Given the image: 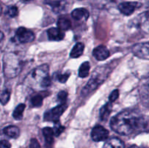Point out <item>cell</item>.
Returning <instances> with one entry per match:
<instances>
[{
	"label": "cell",
	"mask_w": 149,
	"mask_h": 148,
	"mask_svg": "<svg viewBox=\"0 0 149 148\" xmlns=\"http://www.w3.org/2000/svg\"><path fill=\"white\" fill-rule=\"evenodd\" d=\"M29 148H41L40 145H39V142L37 141V139H34V138H33V139H31Z\"/></svg>",
	"instance_id": "f546056e"
},
{
	"label": "cell",
	"mask_w": 149,
	"mask_h": 148,
	"mask_svg": "<svg viewBox=\"0 0 149 148\" xmlns=\"http://www.w3.org/2000/svg\"><path fill=\"white\" fill-rule=\"evenodd\" d=\"M111 109L112 104L111 102H110L101 107V109L100 110V119L102 120H106L109 118V115H110L111 112Z\"/></svg>",
	"instance_id": "ffe728a7"
},
{
	"label": "cell",
	"mask_w": 149,
	"mask_h": 148,
	"mask_svg": "<svg viewBox=\"0 0 149 148\" xmlns=\"http://www.w3.org/2000/svg\"><path fill=\"white\" fill-rule=\"evenodd\" d=\"M130 28L141 30L146 34H149V11L138 15L130 23Z\"/></svg>",
	"instance_id": "5b68a950"
},
{
	"label": "cell",
	"mask_w": 149,
	"mask_h": 148,
	"mask_svg": "<svg viewBox=\"0 0 149 148\" xmlns=\"http://www.w3.org/2000/svg\"><path fill=\"white\" fill-rule=\"evenodd\" d=\"M25 83L31 88L47 89L51 85V78L49 75V67L42 65L37 67L27 75Z\"/></svg>",
	"instance_id": "7a4b0ae2"
},
{
	"label": "cell",
	"mask_w": 149,
	"mask_h": 148,
	"mask_svg": "<svg viewBox=\"0 0 149 148\" xmlns=\"http://www.w3.org/2000/svg\"><path fill=\"white\" fill-rule=\"evenodd\" d=\"M52 130H53L54 136H59L63 132V131L65 130V128L61 124V123L59 121H57L55 123L54 128L52 129Z\"/></svg>",
	"instance_id": "cb8c5ba5"
},
{
	"label": "cell",
	"mask_w": 149,
	"mask_h": 148,
	"mask_svg": "<svg viewBox=\"0 0 149 148\" xmlns=\"http://www.w3.org/2000/svg\"><path fill=\"white\" fill-rule=\"evenodd\" d=\"M1 7H0V15H1Z\"/></svg>",
	"instance_id": "836d02e7"
},
{
	"label": "cell",
	"mask_w": 149,
	"mask_h": 148,
	"mask_svg": "<svg viewBox=\"0 0 149 148\" xmlns=\"http://www.w3.org/2000/svg\"><path fill=\"white\" fill-rule=\"evenodd\" d=\"M105 1H109V2H113V1H115V0H105Z\"/></svg>",
	"instance_id": "d6a6232c"
},
{
	"label": "cell",
	"mask_w": 149,
	"mask_h": 148,
	"mask_svg": "<svg viewBox=\"0 0 149 148\" xmlns=\"http://www.w3.org/2000/svg\"><path fill=\"white\" fill-rule=\"evenodd\" d=\"M90 69V64L89 62H84L79 69V76L80 78H85L89 75Z\"/></svg>",
	"instance_id": "44dd1931"
},
{
	"label": "cell",
	"mask_w": 149,
	"mask_h": 148,
	"mask_svg": "<svg viewBox=\"0 0 149 148\" xmlns=\"http://www.w3.org/2000/svg\"><path fill=\"white\" fill-rule=\"evenodd\" d=\"M110 125L116 133L128 136L137 131L144 130L147 127V122L142 114L136 110H125L113 116Z\"/></svg>",
	"instance_id": "6da1fadb"
},
{
	"label": "cell",
	"mask_w": 149,
	"mask_h": 148,
	"mask_svg": "<svg viewBox=\"0 0 149 148\" xmlns=\"http://www.w3.org/2000/svg\"><path fill=\"white\" fill-rule=\"evenodd\" d=\"M64 107L63 105H58L51 110H48L45 113L44 119L46 121H52L54 123L59 121V118L64 112Z\"/></svg>",
	"instance_id": "9c48e42d"
},
{
	"label": "cell",
	"mask_w": 149,
	"mask_h": 148,
	"mask_svg": "<svg viewBox=\"0 0 149 148\" xmlns=\"http://www.w3.org/2000/svg\"><path fill=\"white\" fill-rule=\"evenodd\" d=\"M0 148H11V145L7 140L0 141Z\"/></svg>",
	"instance_id": "4dcf8cb0"
},
{
	"label": "cell",
	"mask_w": 149,
	"mask_h": 148,
	"mask_svg": "<svg viewBox=\"0 0 149 148\" xmlns=\"http://www.w3.org/2000/svg\"><path fill=\"white\" fill-rule=\"evenodd\" d=\"M70 73H66L64 74H58V81L61 83H65L69 78Z\"/></svg>",
	"instance_id": "f1b7e54d"
},
{
	"label": "cell",
	"mask_w": 149,
	"mask_h": 148,
	"mask_svg": "<svg viewBox=\"0 0 149 148\" xmlns=\"http://www.w3.org/2000/svg\"><path fill=\"white\" fill-rule=\"evenodd\" d=\"M6 14L11 17H15L18 14V9L15 6H10L7 8Z\"/></svg>",
	"instance_id": "484cf974"
},
{
	"label": "cell",
	"mask_w": 149,
	"mask_h": 148,
	"mask_svg": "<svg viewBox=\"0 0 149 148\" xmlns=\"http://www.w3.org/2000/svg\"><path fill=\"white\" fill-rule=\"evenodd\" d=\"M84 49V44L81 43V42H78V43H77L74 45L73 49H71V53H70V56L72 58H78L79 57H80L83 54Z\"/></svg>",
	"instance_id": "ac0fdd59"
},
{
	"label": "cell",
	"mask_w": 149,
	"mask_h": 148,
	"mask_svg": "<svg viewBox=\"0 0 149 148\" xmlns=\"http://www.w3.org/2000/svg\"><path fill=\"white\" fill-rule=\"evenodd\" d=\"M10 98V91L9 90H4L2 92V94L0 96V102L1 104L5 105L9 102Z\"/></svg>",
	"instance_id": "d4e9b609"
},
{
	"label": "cell",
	"mask_w": 149,
	"mask_h": 148,
	"mask_svg": "<svg viewBox=\"0 0 149 148\" xmlns=\"http://www.w3.org/2000/svg\"><path fill=\"white\" fill-rule=\"evenodd\" d=\"M58 28L62 31L68 30L71 27V22L69 19L65 17H61L58 20Z\"/></svg>",
	"instance_id": "d6986e66"
},
{
	"label": "cell",
	"mask_w": 149,
	"mask_h": 148,
	"mask_svg": "<svg viewBox=\"0 0 149 148\" xmlns=\"http://www.w3.org/2000/svg\"><path fill=\"white\" fill-rule=\"evenodd\" d=\"M93 55L96 59L99 61L105 60L110 55V52L108 48L104 45H100L93 49Z\"/></svg>",
	"instance_id": "8fae6325"
},
{
	"label": "cell",
	"mask_w": 149,
	"mask_h": 148,
	"mask_svg": "<svg viewBox=\"0 0 149 148\" xmlns=\"http://www.w3.org/2000/svg\"><path fill=\"white\" fill-rule=\"evenodd\" d=\"M25 108H26V104H19L16 107V108L15 109L14 111H13V118L17 120H22V118H23V113Z\"/></svg>",
	"instance_id": "7402d4cb"
},
{
	"label": "cell",
	"mask_w": 149,
	"mask_h": 148,
	"mask_svg": "<svg viewBox=\"0 0 149 148\" xmlns=\"http://www.w3.org/2000/svg\"><path fill=\"white\" fill-rule=\"evenodd\" d=\"M4 34H3V33L1 31H0V44L2 42L3 39H4Z\"/></svg>",
	"instance_id": "1f68e13d"
},
{
	"label": "cell",
	"mask_w": 149,
	"mask_h": 148,
	"mask_svg": "<svg viewBox=\"0 0 149 148\" xmlns=\"http://www.w3.org/2000/svg\"><path fill=\"white\" fill-rule=\"evenodd\" d=\"M4 73L9 78L17 76L22 69V63L16 54L9 52L4 57Z\"/></svg>",
	"instance_id": "277c9868"
},
{
	"label": "cell",
	"mask_w": 149,
	"mask_h": 148,
	"mask_svg": "<svg viewBox=\"0 0 149 148\" xmlns=\"http://www.w3.org/2000/svg\"><path fill=\"white\" fill-rule=\"evenodd\" d=\"M132 53L141 59H149V41L135 44L132 47Z\"/></svg>",
	"instance_id": "ba28073f"
},
{
	"label": "cell",
	"mask_w": 149,
	"mask_h": 148,
	"mask_svg": "<svg viewBox=\"0 0 149 148\" xmlns=\"http://www.w3.org/2000/svg\"><path fill=\"white\" fill-rule=\"evenodd\" d=\"M42 132L46 142L47 148H51L54 142L53 130L49 127H45L42 129Z\"/></svg>",
	"instance_id": "5bb4252c"
},
{
	"label": "cell",
	"mask_w": 149,
	"mask_h": 148,
	"mask_svg": "<svg viewBox=\"0 0 149 148\" xmlns=\"http://www.w3.org/2000/svg\"><path fill=\"white\" fill-rule=\"evenodd\" d=\"M119 90L118 89L113 90V91L111 93L110 95H109V102L111 103L113 102H114L115 100H117L118 97H119Z\"/></svg>",
	"instance_id": "83f0119b"
},
{
	"label": "cell",
	"mask_w": 149,
	"mask_h": 148,
	"mask_svg": "<svg viewBox=\"0 0 149 148\" xmlns=\"http://www.w3.org/2000/svg\"><path fill=\"white\" fill-rule=\"evenodd\" d=\"M28 1H29V0H28Z\"/></svg>",
	"instance_id": "e575fe53"
},
{
	"label": "cell",
	"mask_w": 149,
	"mask_h": 148,
	"mask_svg": "<svg viewBox=\"0 0 149 148\" xmlns=\"http://www.w3.org/2000/svg\"><path fill=\"white\" fill-rule=\"evenodd\" d=\"M42 102H43V97L41 94H36L32 97L31 100V103L34 107H39L42 106Z\"/></svg>",
	"instance_id": "603a6c76"
},
{
	"label": "cell",
	"mask_w": 149,
	"mask_h": 148,
	"mask_svg": "<svg viewBox=\"0 0 149 148\" xmlns=\"http://www.w3.org/2000/svg\"><path fill=\"white\" fill-rule=\"evenodd\" d=\"M4 134L13 139H16L20 135V129L15 126H9L3 129Z\"/></svg>",
	"instance_id": "e0dca14e"
},
{
	"label": "cell",
	"mask_w": 149,
	"mask_h": 148,
	"mask_svg": "<svg viewBox=\"0 0 149 148\" xmlns=\"http://www.w3.org/2000/svg\"><path fill=\"white\" fill-rule=\"evenodd\" d=\"M16 36L19 41L23 44L31 43L35 39V35L31 30L24 27H20L16 31Z\"/></svg>",
	"instance_id": "30bf717a"
},
{
	"label": "cell",
	"mask_w": 149,
	"mask_h": 148,
	"mask_svg": "<svg viewBox=\"0 0 149 148\" xmlns=\"http://www.w3.org/2000/svg\"><path fill=\"white\" fill-rule=\"evenodd\" d=\"M139 91L143 104L149 108V74L141 81Z\"/></svg>",
	"instance_id": "8992f818"
},
{
	"label": "cell",
	"mask_w": 149,
	"mask_h": 148,
	"mask_svg": "<svg viewBox=\"0 0 149 148\" xmlns=\"http://www.w3.org/2000/svg\"><path fill=\"white\" fill-rule=\"evenodd\" d=\"M138 7V4L136 2H122L119 4V10L123 15L127 16L131 15L135 12V9Z\"/></svg>",
	"instance_id": "7c38bea8"
},
{
	"label": "cell",
	"mask_w": 149,
	"mask_h": 148,
	"mask_svg": "<svg viewBox=\"0 0 149 148\" xmlns=\"http://www.w3.org/2000/svg\"><path fill=\"white\" fill-rule=\"evenodd\" d=\"M103 148H125V144L118 138H111L105 143Z\"/></svg>",
	"instance_id": "2e32d148"
},
{
	"label": "cell",
	"mask_w": 149,
	"mask_h": 148,
	"mask_svg": "<svg viewBox=\"0 0 149 148\" xmlns=\"http://www.w3.org/2000/svg\"><path fill=\"white\" fill-rule=\"evenodd\" d=\"M47 36L50 41H61L65 38V33L58 28H51L47 30Z\"/></svg>",
	"instance_id": "4fadbf2b"
},
{
	"label": "cell",
	"mask_w": 149,
	"mask_h": 148,
	"mask_svg": "<svg viewBox=\"0 0 149 148\" xmlns=\"http://www.w3.org/2000/svg\"><path fill=\"white\" fill-rule=\"evenodd\" d=\"M68 93L65 91H61L58 94V100L61 104H65L67 100Z\"/></svg>",
	"instance_id": "4316f807"
},
{
	"label": "cell",
	"mask_w": 149,
	"mask_h": 148,
	"mask_svg": "<svg viewBox=\"0 0 149 148\" xmlns=\"http://www.w3.org/2000/svg\"><path fill=\"white\" fill-rule=\"evenodd\" d=\"M71 16L76 20H81L82 19L87 20L89 17V12L84 8H77L73 10Z\"/></svg>",
	"instance_id": "9a60e30c"
},
{
	"label": "cell",
	"mask_w": 149,
	"mask_h": 148,
	"mask_svg": "<svg viewBox=\"0 0 149 148\" xmlns=\"http://www.w3.org/2000/svg\"><path fill=\"white\" fill-rule=\"evenodd\" d=\"M109 135V131L100 125H97L93 129L91 137L95 142H102L108 139Z\"/></svg>",
	"instance_id": "52a82bcc"
},
{
	"label": "cell",
	"mask_w": 149,
	"mask_h": 148,
	"mask_svg": "<svg viewBox=\"0 0 149 148\" xmlns=\"http://www.w3.org/2000/svg\"><path fill=\"white\" fill-rule=\"evenodd\" d=\"M110 72L111 68L107 65L97 68V69L93 73V75L87 84L83 88L82 91H81V94L83 96H87L91 91H93L95 89H96L98 86H100L102 83L106 81Z\"/></svg>",
	"instance_id": "3957f363"
}]
</instances>
